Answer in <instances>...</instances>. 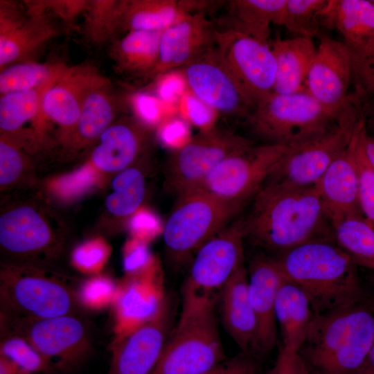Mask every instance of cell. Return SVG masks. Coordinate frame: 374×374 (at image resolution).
<instances>
[{
	"label": "cell",
	"mask_w": 374,
	"mask_h": 374,
	"mask_svg": "<svg viewBox=\"0 0 374 374\" xmlns=\"http://www.w3.org/2000/svg\"><path fill=\"white\" fill-rule=\"evenodd\" d=\"M54 30L44 17H36L1 33V68L36 49L53 35Z\"/></svg>",
	"instance_id": "obj_35"
},
{
	"label": "cell",
	"mask_w": 374,
	"mask_h": 374,
	"mask_svg": "<svg viewBox=\"0 0 374 374\" xmlns=\"http://www.w3.org/2000/svg\"><path fill=\"white\" fill-rule=\"evenodd\" d=\"M107 82V80L91 67L65 69L44 93L42 112L72 132L87 95Z\"/></svg>",
	"instance_id": "obj_21"
},
{
	"label": "cell",
	"mask_w": 374,
	"mask_h": 374,
	"mask_svg": "<svg viewBox=\"0 0 374 374\" xmlns=\"http://www.w3.org/2000/svg\"><path fill=\"white\" fill-rule=\"evenodd\" d=\"M350 55L355 95L360 100L366 97L374 98V51L365 56Z\"/></svg>",
	"instance_id": "obj_43"
},
{
	"label": "cell",
	"mask_w": 374,
	"mask_h": 374,
	"mask_svg": "<svg viewBox=\"0 0 374 374\" xmlns=\"http://www.w3.org/2000/svg\"><path fill=\"white\" fill-rule=\"evenodd\" d=\"M215 24V46L253 105L274 92L276 62L269 44Z\"/></svg>",
	"instance_id": "obj_12"
},
{
	"label": "cell",
	"mask_w": 374,
	"mask_h": 374,
	"mask_svg": "<svg viewBox=\"0 0 374 374\" xmlns=\"http://www.w3.org/2000/svg\"><path fill=\"white\" fill-rule=\"evenodd\" d=\"M112 187L113 191L105 201L109 213L120 220L133 215L145 194V173L141 160L117 173L112 181Z\"/></svg>",
	"instance_id": "obj_33"
},
{
	"label": "cell",
	"mask_w": 374,
	"mask_h": 374,
	"mask_svg": "<svg viewBox=\"0 0 374 374\" xmlns=\"http://www.w3.org/2000/svg\"><path fill=\"white\" fill-rule=\"evenodd\" d=\"M99 139L91 154L92 164L103 172L118 173L143 159L152 134L141 119L125 117L111 125Z\"/></svg>",
	"instance_id": "obj_20"
},
{
	"label": "cell",
	"mask_w": 374,
	"mask_h": 374,
	"mask_svg": "<svg viewBox=\"0 0 374 374\" xmlns=\"http://www.w3.org/2000/svg\"><path fill=\"white\" fill-rule=\"evenodd\" d=\"M240 211L200 189L177 196L163 231L170 262L175 266L187 262Z\"/></svg>",
	"instance_id": "obj_8"
},
{
	"label": "cell",
	"mask_w": 374,
	"mask_h": 374,
	"mask_svg": "<svg viewBox=\"0 0 374 374\" xmlns=\"http://www.w3.org/2000/svg\"><path fill=\"white\" fill-rule=\"evenodd\" d=\"M286 0L226 1L227 15L215 24L269 43L271 24L278 25Z\"/></svg>",
	"instance_id": "obj_28"
},
{
	"label": "cell",
	"mask_w": 374,
	"mask_h": 374,
	"mask_svg": "<svg viewBox=\"0 0 374 374\" xmlns=\"http://www.w3.org/2000/svg\"><path fill=\"white\" fill-rule=\"evenodd\" d=\"M335 243L356 265L374 269V226L362 213H353L332 223Z\"/></svg>",
	"instance_id": "obj_32"
},
{
	"label": "cell",
	"mask_w": 374,
	"mask_h": 374,
	"mask_svg": "<svg viewBox=\"0 0 374 374\" xmlns=\"http://www.w3.org/2000/svg\"><path fill=\"white\" fill-rule=\"evenodd\" d=\"M354 374H374V341L364 362Z\"/></svg>",
	"instance_id": "obj_49"
},
{
	"label": "cell",
	"mask_w": 374,
	"mask_h": 374,
	"mask_svg": "<svg viewBox=\"0 0 374 374\" xmlns=\"http://www.w3.org/2000/svg\"><path fill=\"white\" fill-rule=\"evenodd\" d=\"M164 296L151 274L127 276L118 285L112 305L114 337L125 334L152 317Z\"/></svg>",
	"instance_id": "obj_22"
},
{
	"label": "cell",
	"mask_w": 374,
	"mask_h": 374,
	"mask_svg": "<svg viewBox=\"0 0 374 374\" xmlns=\"http://www.w3.org/2000/svg\"><path fill=\"white\" fill-rule=\"evenodd\" d=\"M308 296L315 315L366 301L356 264L333 240L309 241L274 258Z\"/></svg>",
	"instance_id": "obj_2"
},
{
	"label": "cell",
	"mask_w": 374,
	"mask_h": 374,
	"mask_svg": "<svg viewBox=\"0 0 374 374\" xmlns=\"http://www.w3.org/2000/svg\"><path fill=\"white\" fill-rule=\"evenodd\" d=\"M1 332L25 338L42 355L56 374L79 368L91 357V327L80 313L33 319L0 312Z\"/></svg>",
	"instance_id": "obj_7"
},
{
	"label": "cell",
	"mask_w": 374,
	"mask_h": 374,
	"mask_svg": "<svg viewBox=\"0 0 374 374\" xmlns=\"http://www.w3.org/2000/svg\"><path fill=\"white\" fill-rule=\"evenodd\" d=\"M161 33L127 32L114 47V57L118 68L124 72L149 77L157 62Z\"/></svg>",
	"instance_id": "obj_30"
},
{
	"label": "cell",
	"mask_w": 374,
	"mask_h": 374,
	"mask_svg": "<svg viewBox=\"0 0 374 374\" xmlns=\"http://www.w3.org/2000/svg\"><path fill=\"white\" fill-rule=\"evenodd\" d=\"M63 69L60 66L34 62L11 65L1 70L0 92L3 95L37 88Z\"/></svg>",
	"instance_id": "obj_38"
},
{
	"label": "cell",
	"mask_w": 374,
	"mask_h": 374,
	"mask_svg": "<svg viewBox=\"0 0 374 374\" xmlns=\"http://www.w3.org/2000/svg\"><path fill=\"white\" fill-rule=\"evenodd\" d=\"M373 105L372 106H369V112H370V114H371V117H370V122H371V124L373 127V129L374 130V98H373Z\"/></svg>",
	"instance_id": "obj_51"
},
{
	"label": "cell",
	"mask_w": 374,
	"mask_h": 374,
	"mask_svg": "<svg viewBox=\"0 0 374 374\" xmlns=\"http://www.w3.org/2000/svg\"><path fill=\"white\" fill-rule=\"evenodd\" d=\"M72 278L48 266L12 261L0 269V312L42 319L79 313Z\"/></svg>",
	"instance_id": "obj_5"
},
{
	"label": "cell",
	"mask_w": 374,
	"mask_h": 374,
	"mask_svg": "<svg viewBox=\"0 0 374 374\" xmlns=\"http://www.w3.org/2000/svg\"><path fill=\"white\" fill-rule=\"evenodd\" d=\"M255 144L251 139L224 127L204 128L170 156L166 187L176 196L195 190L217 164Z\"/></svg>",
	"instance_id": "obj_11"
},
{
	"label": "cell",
	"mask_w": 374,
	"mask_h": 374,
	"mask_svg": "<svg viewBox=\"0 0 374 374\" xmlns=\"http://www.w3.org/2000/svg\"><path fill=\"white\" fill-rule=\"evenodd\" d=\"M360 103L352 96L335 127L292 145L265 182L290 188L315 186L332 162L348 148L364 114Z\"/></svg>",
	"instance_id": "obj_9"
},
{
	"label": "cell",
	"mask_w": 374,
	"mask_h": 374,
	"mask_svg": "<svg viewBox=\"0 0 374 374\" xmlns=\"http://www.w3.org/2000/svg\"><path fill=\"white\" fill-rule=\"evenodd\" d=\"M338 121L306 90L272 92L257 102L243 120L250 133L262 143L284 145L324 134Z\"/></svg>",
	"instance_id": "obj_6"
},
{
	"label": "cell",
	"mask_w": 374,
	"mask_h": 374,
	"mask_svg": "<svg viewBox=\"0 0 374 374\" xmlns=\"http://www.w3.org/2000/svg\"><path fill=\"white\" fill-rule=\"evenodd\" d=\"M0 374H31L0 356Z\"/></svg>",
	"instance_id": "obj_50"
},
{
	"label": "cell",
	"mask_w": 374,
	"mask_h": 374,
	"mask_svg": "<svg viewBox=\"0 0 374 374\" xmlns=\"http://www.w3.org/2000/svg\"><path fill=\"white\" fill-rule=\"evenodd\" d=\"M366 124V118L362 114L355 126L350 146L357 170L360 209L363 215L374 226V168L365 154L362 142Z\"/></svg>",
	"instance_id": "obj_37"
},
{
	"label": "cell",
	"mask_w": 374,
	"mask_h": 374,
	"mask_svg": "<svg viewBox=\"0 0 374 374\" xmlns=\"http://www.w3.org/2000/svg\"><path fill=\"white\" fill-rule=\"evenodd\" d=\"M118 109L115 96L108 90V82L92 90L82 105L72 131L76 141L87 144L99 138L113 124Z\"/></svg>",
	"instance_id": "obj_31"
},
{
	"label": "cell",
	"mask_w": 374,
	"mask_h": 374,
	"mask_svg": "<svg viewBox=\"0 0 374 374\" xmlns=\"http://www.w3.org/2000/svg\"><path fill=\"white\" fill-rule=\"evenodd\" d=\"M269 46L276 62L274 92L292 93L305 90V81L317 46L312 38L296 36L274 39Z\"/></svg>",
	"instance_id": "obj_27"
},
{
	"label": "cell",
	"mask_w": 374,
	"mask_h": 374,
	"mask_svg": "<svg viewBox=\"0 0 374 374\" xmlns=\"http://www.w3.org/2000/svg\"><path fill=\"white\" fill-rule=\"evenodd\" d=\"M172 318L171 302L165 296L152 317L125 334L114 337L109 346L107 374H151L172 331Z\"/></svg>",
	"instance_id": "obj_16"
},
{
	"label": "cell",
	"mask_w": 374,
	"mask_h": 374,
	"mask_svg": "<svg viewBox=\"0 0 374 374\" xmlns=\"http://www.w3.org/2000/svg\"><path fill=\"white\" fill-rule=\"evenodd\" d=\"M118 285L109 276L92 275L76 287V299L80 308L99 311L112 306Z\"/></svg>",
	"instance_id": "obj_40"
},
{
	"label": "cell",
	"mask_w": 374,
	"mask_h": 374,
	"mask_svg": "<svg viewBox=\"0 0 374 374\" xmlns=\"http://www.w3.org/2000/svg\"><path fill=\"white\" fill-rule=\"evenodd\" d=\"M362 142L365 154L374 168V135L368 133L366 124L362 132Z\"/></svg>",
	"instance_id": "obj_48"
},
{
	"label": "cell",
	"mask_w": 374,
	"mask_h": 374,
	"mask_svg": "<svg viewBox=\"0 0 374 374\" xmlns=\"http://www.w3.org/2000/svg\"><path fill=\"white\" fill-rule=\"evenodd\" d=\"M110 247L102 239L96 238L77 246L71 254V262L80 271L98 274L110 255Z\"/></svg>",
	"instance_id": "obj_41"
},
{
	"label": "cell",
	"mask_w": 374,
	"mask_h": 374,
	"mask_svg": "<svg viewBox=\"0 0 374 374\" xmlns=\"http://www.w3.org/2000/svg\"><path fill=\"white\" fill-rule=\"evenodd\" d=\"M178 321L151 374H201L224 354L215 313L216 300L181 292Z\"/></svg>",
	"instance_id": "obj_4"
},
{
	"label": "cell",
	"mask_w": 374,
	"mask_h": 374,
	"mask_svg": "<svg viewBox=\"0 0 374 374\" xmlns=\"http://www.w3.org/2000/svg\"><path fill=\"white\" fill-rule=\"evenodd\" d=\"M194 96L219 115L244 120L254 105L225 64L215 46L182 67Z\"/></svg>",
	"instance_id": "obj_15"
},
{
	"label": "cell",
	"mask_w": 374,
	"mask_h": 374,
	"mask_svg": "<svg viewBox=\"0 0 374 374\" xmlns=\"http://www.w3.org/2000/svg\"><path fill=\"white\" fill-rule=\"evenodd\" d=\"M247 270L249 296L257 323L253 355L260 360L274 348L278 339L275 304L285 277L274 258L256 256Z\"/></svg>",
	"instance_id": "obj_18"
},
{
	"label": "cell",
	"mask_w": 374,
	"mask_h": 374,
	"mask_svg": "<svg viewBox=\"0 0 374 374\" xmlns=\"http://www.w3.org/2000/svg\"><path fill=\"white\" fill-rule=\"evenodd\" d=\"M321 26L336 29L353 55L374 51V5L371 0H328Z\"/></svg>",
	"instance_id": "obj_23"
},
{
	"label": "cell",
	"mask_w": 374,
	"mask_h": 374,
	"mask_svg": "<svg viewBox=\"0 0 374 374\" xmlns=\"http://www.w3.org/2000/svg\"><path fill=\"white\" fill-rule=\"evenodd\" d=\"M64 69L37 88L1 95L0 128L3 134L17 131L26 122L42 112L44 93L59 78Z\"/></svg>",
	"instance_id": "obj_34"
},
{
	"label": "cell",
	"mask_w": 374,
	"mask_h": 374,
	"mask_svg": "<svg viewBox=\"0 0 374 374\" xmlns=\"http://www.w3.org/2000/svg\"><path fill=\"white\" fill-rule=\"evenodd\" d=\"M134 103L136 111L142 121L147 124L155 120L157 116V108L153 98L140 94L135 97Z\"/></svg>",
	"instance_id": "obj_47"
},
{
	"label": "cell",
	"mask_w": 374,
	"mask_h": 374,
	"mask_svg": "<svg viewBox=\"0 0 374 374\" xmlns=\"http://www.w3.org/2000/svg\"><path fill=\"white\" fill-rule=\"evenodd\" d=\"M350 52L343 42L321 35L310 68L305 90L333 117L339 118L351 96Z\"/></svg>",
	"instance_id": "obj_17"
},
{
	"label": "cell",
	"mask_w": 374,
	"mask_h": 374,
	"mask_svg": "<svg viewBox=\"0 0 374 374\" xmlns=\"http://www.w3.org/2000/svg\"><path fill=\"white\" fill-rule=\"evenodd\" d=\"M25 168L23 154L14 142L1 135L0 141V185L8 186L19 179Z\"/></svg>",
	"instance_id": "obj_42"
},
{
	"label": "cell",
	"mask_w": 374,
	"mask_h": 374,
	"mask_svg": "<svg viewBox=\"0 0 374 374\" xmlns=\"http://www.w3.org/2000/svg\"><path fill=\"white\" fill-rule=\"evenodd\" d=\"M0 245L8 261L47 266L61 253L64 241L34 206H15L1 215Z\"/></svg>",
	"instance_id": "obj_14"
},
{
	"label": "cell",
	"mask_w": 374,
	"mask_h": 374,
	"mask_svg": "<svg viewBox=\"0 0 374 374\" xmlns=\"http://www.w3.org/2000/svg\"><path fill=\"white\" fill-rule=\"evenodd\" d=\"M220 318L226 332L240 352L253 354L257 323L248 290L247 270L242 266L217 297Z\"/></svg>",
	"instance_id": "obj_24"
},
{
	"label": "cell",
	"mask_w": 374,
	"mask_h": 374,
	"mask_svg": "<svg viewBox=\"0 0 374 374\" xmlns=\"http://www.w3.org/2000/svg\"><path fill=\"white\" fill-rule=\"evenodd\" d=\"M215 44V21L205 13L190 14L162 31L154 78L183 67Z\"/></svg>",
	"instance_id": "obj_19"
},
{
	"label": "cell",
	"mask_w": 374,
	"mask_h": 374,
	"mask_svg": "<svg viewBox=\"0 0 374 374\" xmlns=\"http://www.w3.org/2000/svg\"><path fill=\"white\" fill-rule=\"evenodd\" d=\"M245 239L240 219L229 224L206 242L193 257L181 292L217 301L226 283L244 265Z\"/></svg>",
	"instance_id": "obj_13"
},
{
	"label": "cell",
	"mask_w": 374,
	"mask_h": 374,
	"mask_svg": "<svg viewBox=\"0 0 374 374\" xmlns=\"http://www.w3.org/2000/svg\"><path fill=\"white\" fill-rule=\"evenodd\" d=\"M149 254L142 244L127 247L124 257V268L128 276H136L150 273L147 265L149 264Z\"/></svg>",
	"instance_id": "obj_46"
},
{
	"label": "cell",
	"mask_w": 374,
	"mask_h": 374,
	"mask_svg": "<svg viewBox=\"0 0 374 374\" xmlns=\"http://www.w3.org/2000/svg\"><path fill=\"white\" fill-rule=\"evenodd\" d=\"M201 374H262V370L258 358L240 351Z\"/></svg>",
	"instance_id": "obj_44"
},
{
	"label": "cell",
	"mask_w": 374,
	"mask_h": 374,
	"mask_svg": "<svg viewBox=\"0 0 374 374\" xmlns=\"http://www.w3.org/2000/svg\"><path fill=\"white\" fill-rule=\"evenodd\" d=\"M315 186L331 223L350 214L362 213L359 202L357 170L350 143L332 162Z\"/></svg>",
	"instance_id": "obj_25"
},
{
	"label": "cell",
	"mask_w": 374,
	"mask_h": 374,
	"mask_svg": "<svg viewBox=\"0 0 374 374\" xmlns=\"http://www.w3.org/2000/svg\"><path fill=\"white\" fill-rule=\"evenodd\" d=\"M0 356L31 374H56L42 355L23 337L1 332Z\"/></svg>",
	"instance_id": "obj_39"
},
{
	"label": "cell",
	"mask_w": 374,
	"mask_h": 374,
	"mask_svg": "<svg viewBox=\"0 0 374 374\" xmlns=\"http://www.w3.org/2000/svg\"><path fill=\"white\" fill-rule=\"evenodd\" d=\"M374 341V307L366 300L314 315L299 353L311 374H354Z\"/></svg>",
	"instance_id": "obj_3"
},
{
	"label": "cell",
	"mask_w": 374,
	"mask_h": 374,
	"mask_svg": "<svg viewBox=\"0 0 374 374\" xmlns=\"http://www.w3.org/2000/svg\"><path fill=\"white\" fill-rule=\"evenodd\" d=\"M373 4L374 5V0H371Z\"/></svg>",
	"instance_id": "obj_52"
},
{
	"label": "cell",
	"mask_w": 374,
	"mask_h": 374,
	"mask_svg": "<svg viewBox=\"0 0 374 374\" xmlns=\"http://www.w3.org/2000/svg\"><path fill=\"white\" fill-rule=\"evenodd\" d=\"M314 315L305 292L285 278L278 290L275 304V318L281 337V346L299 351L306 340Z\"/></svg>",
	"instance_id": "obj_26"
},
{
	"label": "cell",
	"mask_w": 374,
	"mask_h": 374,
	"mask_svg": "<svg viewBox=\"0 0 374 374\" xmlns=\"http://www.w3.org/2000/svg\"><path fill=\"white\" fill-rule=\"evenodd\" d=\"M328 0H286L279 26L300 37L313 38L321 26Z\"/></svg>",
	"instance_id": "obj_36"
},
{
	"label": "cell",
	"mask_w": 374,
	"mask_h": 374,
	"mask_svg": "<svg viewBox=\"0 0 374 374\" xmlns=\"http://www.w3.org/2000/svg\"><path fill=\"white\" fill-rule=\"evenodd\" d=\"M291 148L255 144L217 164L197 189L241 210L253 199Z\"/></svg>",
	"instance_id": "obj_10"
},
{
	"label": "cell",
	"mask_w": 374,
	"mask_h": 374,
	"mask_svg": "<svg viewBox=\"0 0 374 374\" xmlns=\"http://www.w3.org/2000/svg\"><path fill=\"white\" fill-rule=\"evenodd\" d=\"M190 14L193 0L127 1L120 25L127 32H162Z\"/></svg>",
	"instance_id": "obj_29"
},
{
	"label": "cell",
	"mask_w": 374,
	"mask_h": 374,
	"mask_svg": "<svg viewBox=\"0 0 374 374\" xmlns=\"http://www.w3.org/2000/svg\"><path fill=\"white\" fill-rule=\"evenodd\" d=\"M242 218L246 238L280 253L305 242L334 240L332 226L316 186L290 188L265 182Z\"/></svg>",
	"instance_id": "obj_1"
},
{
	"label": "cell",
	"mask_w": 374,
	"mask_h": 374,
	"mask_svg": "<svg viewBox=\"0 0 374 374\" xmlns=\"http://www.w3.org/2000/svg\"><path fill=\"white\" fill-rule=\"evenodd\" d=\"M267 374H311L298 350L280 347Z\"/></svg>",
	"instance_id": "obj_45"
}]
</instances>
